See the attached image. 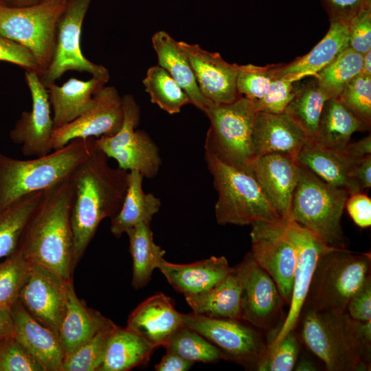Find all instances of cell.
<instances>
[{"label": "cell", "instance_id": "obj_34", "mask_svg": "<svg viewBox=\"0 0 371 371\" xmlns=\"http://www.w3.org/2000/svg\"><path fill=\"white\" fill-rule=\"evenodd\" d=\"M129 250L133 260L132 286L139 289L150 280L153 272L158 268L166 254L153 239L150 224L140 223L128 230Z\"/></svg>", "mask_w": 371, "mask_h": 371}, {"label": "cell", "instance_id": "obj_41", "mask_svg": "<svg viewBox=\"0 0 371 371\" xmlns=\"http://www.w3.org/2000/svg\"><path fill=\"white\" fill-rule=\"evenodd\" d=\"M111 319L63 363L60 371H99L108 340L116 327Z\"/></svg>", "mask_w": 371, "mask_h": 371}, {"label": "cell", "instance_id": "obj_54", "mask_svg": "<svg viewBox=\"0 0 371 371\" xmlns=\"http://www.w3.org/2000/svg\"><path fill=\"white\" fill-rule=\"evenodd\" d=\"M344 151L355 160L371 155V137L368 136L352 143L349 142Z\"/></svg>", "mask_w": 371, "mask_h": 371}, {"label": "cell", "instance_id": "obj_11", "mask_svg": "<svg viewBox=\"0 0 371 371\" xmlns=\"http://www.w3.org/2000/svg\"><path fill=\"white\" fill-rule=\"evenodd\" d=\"M183 325L197 332L216 346L224 358L256 370L265 357L267 344L258 328L241 319L182 313Z\"/></svg>", "mask_w": 371, "mask_h": 371}, {"label": "cell", "instance_id": "obj_50", "mask_svg": "<svg viewBox=\"0 0 371 371\" xmlns=\"http://www.w3.org/2000/svg\"><path fill=\"white\" fill-rule=\"evenodd\" d=\"M345 207L359 227L366 228L371 225V199L367 194L363 192L350 194Z\"/></svg>", "mask_w": 371, "mask_h": 371}, {"label": "cell", "instance_id": "obj_37", "mask_svg": "<svg viewBox=\"0 0 371 371\" xmlns=\"http://www.w3.org/2000/svg\"><path fill=\"white\" fill-rule=\"evenodd\" d=\"M142 82L151 102L170 115L179 113L183 106L190 104L183 89L159 65L148 68Z\"/></svg>", "mask_w": 371, "mask_h": 371}, {"label": "cell", "instance_id": "obj_8", "mask_svg": "<svg viewBox=\"0 0 371 371\" xmlns=\"http://www.w3.org/2000/svg\"><path fill=\"white\" fill-rule=\"evenodd\" d=\"M257 112L255 104L243 96L229 104H212L205 112L210 121L205 150L253 175L252 132Z\"/></svg>", "mask_w": 371, "mask_h": 371}, {"label": "cell", "instance_id": "obj_39", "mask_svg": "<svg viewBox=\"0 0 371 371\" xmlns=\"http://www.w3.org/2000/svg\"><path fill=\"white\" fill-rule=\"evenodd\" d=\"M190 362L216 363L225 359L220 350L197 332L182 326L164 346Z\"/></svg>", "mask_w": 371, "mask_h": 371}, {"label": "cell", "instance_id": "obj_47", "mask_svg": "<svg viewBox=\"0 0 371 371\" xmlns=\"http://www.w3.org/2000/svg\"><path fill=\"white\" fill-rule=\"evenodd\" d=\"M348 47L363 55L371 50V4L350 19Z\"/></svg>", "mask_w": 371, "mask_h": 371}, {"label": "cell", "instance_id": "obj_43", "mask_svg": "<svg viewBox=\"0 0 371 371\" xmlns=\"http://www.w3.org/2000/svg\"><path fill=\"white\" fill-rule=\"evenodd\" d=\"M277 65H239L236 80L238 94L254 103L261 99L276 76Z\"/></svg>", "mask_w": 371, "mask_h": 371}, {"label": "cell", "instance_id": "obj_26", "mask_svg": "<svg viewBox=\"0 0 371 371\" xmlns=\"http://www.w3.org/2000/svg\"><path fill=\"white\" fill-rule=\"evenodd\" d=\"M107 82L95 76L87 80L70 78L60 86L54 82L46 87L53 111L54 129L91 109L97 101L98 92Z\"/></svg>", "mask_w": 371, "mask_h": 371}, {"label": "cell", "instance_id": "obj_22", "mask_svg": "<svg viewBox=\"0 0 371 371\" xmlns=\"http://www.w3.org/2000/svg\"><path fill=\"white\" fill-rule=\"evenodd\" d=\"M308 139L303 129L286 113L258 111L253 126L255 158L267 154L296 157Z\"/></svg>", "mask_w": 371, "mask_h": 371}, {"label": "cell", "instance_id": "obj_58", "mask_svg": "<svg viewBox=\"0 0 371 371\" xmlns=\"http://www.w3.org/2000/svg\"><path fill=\"white\" fill-rule=\"evenodd\" d=\"M362 73L371 76V50L363 55Z\"/></svg>", "mask_w": 371, "mask_h": 371}, {"label": "cell", "instance_id": "obj_24", "mask_svg": "<svg viewBox=\"0 0 371 371\" xmlns=\"http://www.w3.org/2000/svg\"><path fill=\"white\" fill-rule=\"evenodd\" d=\"M168 283L184 296L205 292L221 282L230 272L225 256H212L190 264H175L164 258L158 268Z\"/></svg>", "mask_w": 371, "mask_h": 371}, {"label": "cell", "instance_id": "obj_28", "mask_svg": "<svg viewBox=\"0 0 371 371\" xmlns=\"http://www.w3.org/2000/svg\"><path fill=\"white\" fill-rule=\"evenodd\" d=\"M245 273V262L232 267L229 274L211 289L185 296L196 314L214 317L240 319V302Z\"/></svg>", "mask_w": 371, "mask_h": 371}, {"label": "cell", "instance_id": "obj_49", "mask_svg": "<svg viewBox=\"0 0 371 371\" xmlns=\"http://www.w3.org/2000/svg\"><path fill=\"white\" fill-rule=\"evenodd\" d=\"M346 312L355 320H371V276L350 298Z\"/></svg>", "mask_w": 371, "mask_h": 371}, {"label": "cell", "instance_id": "obj_13", "mask_svg": "<svg viewBox=\"0 0 371 371\" xmlns=\"http://www.w3.org/2000/svg\"><path fill=\"white\" fill-rule=\"evenodd\" d=\"M285 220L251 224V251L255 262L274 280L286 304H290L296 253L284 231Z\"/></svg>", "mask_w": 371, "mask_h": 371}, {"label": "cell", "instance_id": "obj_38", "mask_svg": "<svg viewBox=\"0 0 371 371\" xmlns=\"http://www.w3.org/2000/svg\"><path fill=\"white\" fill-rule=\"evenodd\" d=\"M363 54L348 47L314 77L330 98H337L344 87L362 73Z\"/></svg>", "mask_w": 371, "mask_h": 371}, {"label": "cell", "instance_id": "obj_44", "mask_svg": "<svg viewBox=\"0 0 371 371\" xmlns=\"http://www.w3.org/2000/svg\"><path fill=\"white\" fill-rule=\"evenodd\" d=\"M300 349V339L295 330L289 331L257 365L258 371H291L295 368Z\"/></svg>", "mask_w": 371, "mask_h": 371}, {"label": "cell", "instance_id": "obj_16", "mask_svg": "<svg viewBox=\"0 0 371 371\" xmlns=\"http://www.w3.org/2000/svg\"><path fill=\"white\" fill-rule=\"evenodd\" d=\"M43 266L31 262L19 301L36 320L58 335L65 313L69 282Z\"/></svg>", "mask_w": 371, "mask_h": 371}, {"label": "cell", "instance_id": "obj_42", "mask_svg": "<svg viewBox=\"0 0 371 371\" xmlns=\"http://www.w3.org/2000/svg\"><path fill=\"white\" fill-rule=\"evenodd\" d=\"M339 100L364 126L371 124V76L361 73L342 89Z\"/></svg>", "mask_w": 371, "mask_h": 371}, {"label": "cell", "instance_id": "obj_3", "mask_svg": "<svg viewBox=\"0 0 371 371\" xmlns=\"http://www.w3.org/2000/svg\"><path fill=\"white\" fill-rule=\"evenodd\" d=\"M71 196L69 179L44 190L19 247L29 261L67 281L73 278L74 271Z\"/></svg>", "mask_w": 371, "mask_h": 371}, {"label": "cell", "instance_id": "obj_18", "mask_svg": "<svg viewBox=\"0 0 371 371\" xmlns=\"http://www.w3.org/2000/svg\"><path fill=\"white\" fill-rule=\"evenodd\" d=\"M122 100L114 87L104 86L98 92L95 105L73 120L54 129L52 150L60 148L75 139L98 138L116 133L123 122Z\"/></svg>", "mask_w": 371, "mask_h": 371}, {"label": "cell", "instance_id": "obj_17", "mask_svg": "<svg viewBox=\"0 0 371 371\" xmlns=\"http://www.w3.org/2000/svg\"><path fill=\"white\" fill-rule=\"evenodd\" d=\"M25 80L32 97V109L23 111L10 131V137L21 145L27 157H41L51 153L54 125L47 88L34 71H25Z\"/></svg>", "mask_w": 371, "mask_h": 371}, {"label": "cell", "instance_id": "obj_12", "mask_svg": "<svg viewBox=\"0 0 371 371\" xmlns=\"http://www.w3.org/2000/svg\"><path fill=\"white\" fill-rule=\"evenodd\" d=\"M91 1H67L58 23L56 47L52 62L47 69L38 75L45 87L54 83L68 71L87 72L92 76L109 81L108 69L89 60L81 50L82 23Z\"/></svg>", "mask_w": 371, "mask_h": 371}, {"label": "cell", "instance_id": "obj_35", "mask_svg": "<svg viewBox=\"0 0 371 371\" xmlns=\"http://www.w3.org/2000/svg\"><path fill=\"white\" fill-rule=\"evenodd\" d=\"M329 98L314 78L304 84L298 85L294 97L284 112L303 129L309 139H314L322 109Z\"/></svg>", "mask_w": 371, "mask_h": 371}, {"label": "cell", "instance_id": "obj_21", "mask_svg": "<svg viewBox=\"0 0 371 371\" xmlns=\"http://www.w3.org/2000/svg\"><path fill=\"white\" fill-rule=\"evenodd\" d=\"M182 326L172 298L157 293L141 302L129 315L126 328L143 337L155 348L164 346Z\"/></svg>", "mask_w": 371, "mask_h": 371}, {"label": "cell", "instance_id": "obj_45", "mask_svg": "<svg viewBox=\"0 0 371 371\" xmlns=\"http://www.w3.org/2000/svg\"><path fill=\"white\" fill-rule=\"evenodd\" d=\"M0 371H44L13 336L0 339Z\"/></svg>", "mask_w": 371, "mask_h": 371}, {"label": "cell", "instance_id": "obj_40", "mask_svg": "<svg viewBox=\"0 0 371 371\" xmlns=\"http://www.w3.org/2000/svg\"><path fill=\"white\" fill-rule=\"evenodd\" d=\"M31 262L18 249L0 262V308L10 312L30 273Z\"/></svg>", "mask_w": 371, "mask_h": 371}, {"label": "cell", "instance_id": "obj_7", "mask_svg": "<svg viewBox=\"0 0 371 371\" xmlns=\"http://www.w3.org/2000/svg\"><path fill=\"white\" fill-rule=\"evenodd\" d=\"M370 253L331 247L319 258L302 308L346 311L352 295L370 276Z\"/></svg>", "mask_w": 371, "mask_h": 371}, {"label": "cell", "instance_id": "obj_9", "mask_svg": "<svg viewBox=\"0 0 371 371\" xmlns=\"http://www.w3.org/2000/svg\"><path fill=\"white\" fill-rule=\"evenodd\" d=\"M68 0H43L25 7L0 5V35L27 49L43 73L50 65L59 19Z\"/></svg>", "mask_w": 371, "mask_h": 371}, {"label": "cell", "instance_id": "obj_55", "mask_svg": "<svg viewBox=\"0 0 371 371\" xmlns=\"http://www.w3.org/2000/svg\"><path fill=\"white\" fill-rule=\"evenodd\" d=\"M14 324L10 312L0 308V339L13 336Z\"/></svg>", "mask_w": 371, "mask_h": 371}, {"label": "cell", "instance_id": "obj_20", "mask_svg": "<svg viewBox=\"0 0 371 371\" xmlns=\"http://www.w3.org/2000/svg\"><path fill=\"white\" fill-rule=\"evenodd\" d=\"M300 164L292 156L267 154L255 158L252 175L278 215L291 220V203L296 188Z\"/></svg>", "mask_w": 371, "mask_h": 371}, {"label": "cell", "instance_id": "obj_32", "mask_svg": "<svg viewBox=\"0 0 371 371\" xmlns=\"http://www.w3.org/2000/svg\"><path fill=\"white\" fill-rule=\"evenodd\" d=\"M155 347L126 328L116 326L99 371H128L148 361Z\"/></svg>", "mask_w": 371, "mask_h": 371}, {"label": "cell", "instance_id": "obj_19", "mask_svg": "<svg viewBox=\"0 0 371 371\" xmlns=\"http://www.w3.org/2000/svg\"><path fill=\"white\" fill-rule=\"evenodd\" d=\"M189 60L203 95L216 104H229L240 95L236 87L239 65L229 63L217 52H210L197 44L178 41Z\"/></svg>", "mask_w": 371, "mask_h": 371}, {"label": "cell", "instance_id": "obj_5", "mask_svg": "<svg viewBox=\"0 0 371 371\" xmlns=\"http://www.w3.org/2000/svg\"><path fill=\"white\" fill-rule=\"evenodd\" d=\"M205 158L218 192L215 216L219 225L283 220L253 175L227 164L209 150H205Z\"/></svg>", "mask_w": 371, "mask_h": 371}, {"label": "cell", "instance_id": "obj_36", "mask_svg": "<svg viewBox=\"0 0 371 371\" xmlns=\"http://www.w3.org/2000/svg\"><path fill=\"white\" fill-rule=\"evenodd\" d=\"M43 192L26 195L0 212V258L9 256L19 249L25 229Z\"/></svg>", "mask_w": 371, "mask_h": 371}, {"label": "cell", "instance_id": "obj_46", "mask_svg": "<svg viewBox=\"0 0 371 371\" xmlns=\"http://www.w3.org/2000/svg\"><path fill=\"white\" fill-rule=\"evenodd\" d=\"M298 85L297 82H293L276 74L262 98L253 103L259 111L283 113L294 97Z\"/></svg>", "mask_w": 371, "mask_h": 371}, {"label": "cell", "instance_id": "obj_30", "mask_svg": "<svg viewBox=\"0 0 371 371\" xmlns=\"http://www.w3.org/2000/svg\"><path fill=\"white\" fill-rule=\"evenodd\" d=\"M152 44L158 65L164 68L186 93L192 104L204 113L213 104L201 91L188 59L178 42L163 30L152 36Z\"/></svg>", "mask_w": 371, "mask_h": 371}, {"label": "cell", "instance_id": "obj_51", "mask_svg": "<svg viewBox=\"0 0 371 371\" xmlns=\"http://www.w3.org/2000/svg\"><path fill=\"white\" fill-rule=\"evenodd\" d=\"M330 19L350 21L361 9L370 5L371 0H324Z\"/></svg>", "mask_w": 371, "mask_h": 371}, {"label": "cell", "instance_id": "obj_15", "mask_svg": "<svg viewBox=\"0 0 371 371\" xmlns=\"http://www.w3.org/2000/svg\"><path fill=\"white\" fill-rule=\"evenodd\" d=\"M244 260L245 273L241 294L240 319L259 330H279L282 308L286 304L278 287L272 278L255 262L250 252Z\"/></svg>", "mask_w": 371, "mask_h": 371}, {"label": "cell", "instance_id": "obj_10", "mask_svg": "<svg viewBox=\"0 0 371 371\" xmlns=\"http://www.w3.org/2000/svg\"><path fill=\"white\" fill-rule=\"evenodd\" d=\"M122 100L121 128L113 135L95 138V146L108 158L114 159L119 168L138 170L144 177L153 178L161 164L159 148L146 133L135 129L139 123L140 108L133 96L127 94Z\"/></svg>", "mask_w": 371, "mask_h": 371}, {"label": "cell", "instance_id": "obj_52", "mask_svg": "<svg viewBox=\"0 0 371 371\" xmlns=\"http://www.w3.org/2000/svg\"><path fill=\"white\" fill-rule=\"evenodd\" d=\"M351 177L361 192L371 187V155L357 160L352 168Z\"/></svg>", "mask_w": 371, "mask_h": 371}, {"label": "cell", "instance_id": "obj_27", "mask_svg": "<svg viewBox=\"0 0 371 371\" xmlns=\"http://www.w3.org/2000/svg\"><path fill=\"white\" fill-rule=\"evenodd\" d=\"M296 160L324 181L346 190L349 194L361 192L350 175L357 160L344 150H335L308 139Z\"/></svg>", "mask_w": 371, "mask_h": 371}, {"label": "cell", "instance_id": "obj_23", "mask_svg": "<svg viewBox=\"0 0 371 371\" xmlns=\"http://www.w3.org/2000/svg\"><path fill=\"white\" fill-rule=\"evenodd\" d=\"M14 339L44 371H60L65 357L58 335L36 320L18 300L10 310Z\"/></svg>", "mask_w": 371, "mask_h": 371}, {"label": "cell", "instance_id": "obj_56", "mask_svg": "<svg viewBox=\"0 0 371 371\" xmlns=\"http://www.w3.org/2000/svg\"><path fill=\"white\" fill-rule=\"evenodd\" d=\"M293 370L297 371L317 370L314 363L306 358L302 359L298 362H297Z\"/></svg>", "mask_w": 371, "mask_h": 371}, {"label": "cell", "instance_id": "obj_1", "mask_svg": "<svg viewBox=\"0 0 371 371\" xmlns=\"http://www.w3.org/2000/svg\"><path fill=\"white\" fill-rule=\"evenodd\" d=\"M128 172L119 167L112 168L108 157L95 144L89 156L69 179L72 190L70 219L74 269L100 223L119 212L126 192Z\"/></svg>", "mask_w": 371, "mask_h": 371}, {"label": "cell", "instance_id": "obj_6", "mask_svg": "<svg viewBox=\"0 0 371 371\" xmlns=\"http://www.w3.org/2000/svg\"><path fill=\"white\" fill-rule=\"evenodd\" d=\"M349 193L300 165L291 203V220L329 246L346 248L341 218Z\"/></svg>", "mask_w": 371, "mask_h": 371}, {"label": "cell", "instance_id": "obj_29", "mask_svg": "<svg viewBox=\"0 0 371 371\" xmlns=\"http://www.w3.org/2000/svg\"><path fill=\"white\" fill-rule=\"evenodd\" d=\"M109 320L78 298L72 280L69 282L65 313L58 330L65 359L91 339Z\"/></svg>", "mask_w": 371, "mask_h": 371}, {"label": "cell", "instance_id": "obj_4", "mask_svg": "<svg viewBox=\"0 0 371 371\" xmlns=\"http://www.w3.org/2000/svg\"><path fill=\"white\" fill-rule=\"evenodd\" d=\"M95 139H75L32 159H17L0 153V212L26 195L68 180L93 149Z\"/></svg>", "mask_w": 371, "mask_h": 371}, {"label": "cell", "instance_id": "obj_33", "mask_svg": "<svg viewBox=\"0 0 371 371\" xmlns=\"http://www.w3.org/2000/svg\"><path fill=\"white\" fill-rule=\"evenodd\" d=\"M363 124L337 98L328 99L322 111L316 136L317 142L338 150H344L352 135L364 131Z\"/></svg>", "mask_w": 371, "mask_h": 371}, {"label": "cell", "instance_id": "obj_53", "mask_svg": "<svg viewBox=\"0 0 371 371\" xmlns=\"http://www.w3.org/2000/svg\"><path fill=\"white\" fill-rule=\"evenodd\" d=\"M194 363L184 359L176 353L166 351L159 363L155 366L157 371H186Z\"/></svg>", "mask_w": 371, "mask_h": 371}, {"label": "cell", "instance_id": "obj_31", "mask_svg": "<svg viewBox=\"0 0 371 371\" xmlns=\"http://www.w3.org/2000/svg\"><path fill=\"white\" fill-rule=\"evenodd\" d=\"M144 176L135 170L128 172V184L125 197L119 212L111 218V232L120 238L124 233L144 223L150 224L161 206L159 198L152 193H145Z\"/></svg>", "mask_w": 371, "mask_h": 371}, {"label": "cell", "instance_id": "obj_59", "mask_svg": "<svg viewBox=\"0 0 371 371\" xmlns=\"http://www.w3.org/2000/svg\"><path fill=\"white\" fill-rule=\"evenodd\" d=\"M0 5H3V0H0Z\"/></svg>", "mask_w": 371, "mask_h": 371}, {"label": "cell", "instance_id": "obj_14", "mask_svg": "<svg viewBox=\"0 0 371 371\" xmlns=\"http://www.w3.org/2000/svg\"><path fill=\"white\" fill-rule=\"evenodd\" d=\"M284 231L296 253L291 300L287 315L276 335L267 344V350L275 348L289 331L295 329L317 263L320 256L333 247L292 220L286 221Z\"/></svg>", "mask_w": 371, "mask_h": 371}, {"label": "cell", "instance_id": "obj_48", "mask_svg": "<svg viewBox=\"0 0 371 371\" xmlns=\"http://www.w3.org/2000/svg\"><path fill=\"white\" fill-rule=\"evenodd\" d=\"M0 61L16 65L25 71H34L38 74L40 67L32 54L20 44L0 35Z\"/></svg>", "mask_w": 371, "mask_h": 371}, {"label": "cell", "instance_id": "obj_2", "mask_svg": "<svg viewBox=\"0 0 371 371\" xmlns=\"http://www.w3.org/2000/svg\"><path fill=\"white\" fill-rule=\"evenodd\" d=\"M300 341L328 371H368L371 322L355 320L346 311L302 308Z\"/></svg>", "mask_w": 371, "mask_h": 371}, {"label": "cell", "instance_id": "obj_25", "mask_svg": "<svg viewBox=\"0 0 371 371\" xmlns=\"http://www.w3.org/2000/svg\"><path fill=\"white\" fill-rule=\"evenodd\" d=\"M325 36L306 54L289 63L278 64L277 76L297 82L307 76H314L329 65L348 47L349 22L330 19Z\"/></svg>", "mask_w": 371, "mask_h": 371}, {"label": "cell", "instance_id": "obj_57", "mask_svg": "<svg viewBox=\"0 0 371 371\" xmlns=\"http://www.w3.org/2000/svg\"><path fill=\"white\" fill-rule=\"evenodd\" d=\"M43 0H3V5L8 7H25L36 4Z\"/></svg>", "mask_w": 371, "mask_h": 371}]
</instances>
